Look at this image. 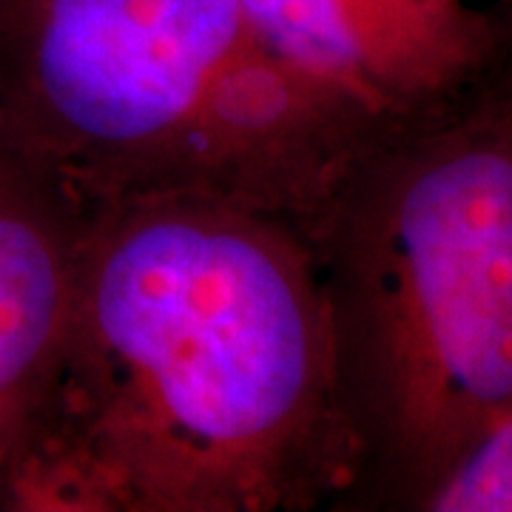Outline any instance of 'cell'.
<instances>
[{"label":"cell","mask_w":512,"mask_h":512,"mask_svg":"<svg viewBox=\"0 0 512 512\" xmlns=\"http://www.w3.org/2000/svg\"><path fill=\"white\" fill-rule=\"evenodd\" d=\"M356 481L296 225L211 197L83 208L60 367L0 512L345 510Z\"/></svg>","instance_id":"1"},{"label":"cell","mask_w":512,"mask_h":512,"mask_svg":"<svg viewBox=\"0 0 512 512\" xmlns=\"http://www.w3.org/2000/svg\"><path fill=\"white\" fill-rule=\"evenodd\" d=\"M359 447L345 510H416L512 416V60L365 148L305 222Z\"/></svg>","instance_id":"2"},{"label":"cell","mask_w":512,"mask_h":512,"mask_svg":"<svg viewBox=\"0 0 512 512\" xmlns=\"http://www.w3.org/2000/svg\"><path fill=\"white\" fill-rule=\"evenodd\" d=\"M384 137L242 0H0V146L80 211L211 197L302 228Z\"/></svg>","instance_id":"3"},{"label":"cell","mask_w":512,"mask_h":512,"mask_svg":"<svg viewBox=\"0 0 512 512\" xmlns=\"http://www.w3.org/2000/svg\"><path fill=\"white\" fill-rule=\"evenodd\" d=\"M293 69L382 134L464 103L507 63L498 23L470 0H242Z\"/></svg>","instance_id":"4"},{"label":"cell","mask_w":512,"mask_h":512,"mask_svg":"<svg viewBox=\"0 0 512 512\" xmlns=\"http://www.w3.org/2000/svg\"><path fill=\"white\" fill-rule=\"evenodd\" d=\"M83 211L0 146V473L52 393Z\"/></svg>","instance_id":"5"},{"label":"cell","mask_w":512,"mask_h":512,"mask_svg":"<svg viewBox=\"0 0 512 512\" xmlns=\"http://www.w3.org/2000/svg\"><path fill=\"white\" fill-rule=\"evenodd\" d=\"M419 512H512V416L458 458Z\"/></svg>","instance_id":"6"},{"label":"cell","mask_w":512,"mask_h":512,"mask_svg":"<svg viewBox=\"0 0 512 512\" xmlns=\"http://www.w3.org/2000/svg\"><path fill=\"white\" fill-rule=\"evenodd\" d=\"M484 6L490 9V15L498 23L501 37H504V49H507V60H512V0H487Z\"/></svg>","instance_id":"7"}]
</instances>
